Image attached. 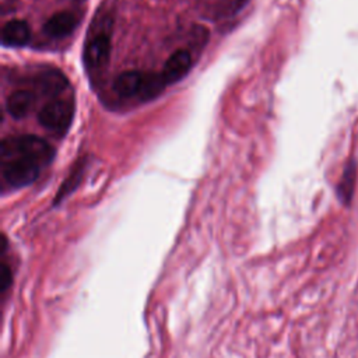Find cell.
<instances>
[{
    "label": "cell",
    "instance_id": "ba28073f",
    "mask_svg": "<svg viewBox=\"0 0 358 358\" xmlns=\"http://www.w3.org/2000/svg\"><path fill=\"white\" fill-rule=\"evenodd\" d=\"M34 102V94L29 90H15L13 91L6 101V109L8 115H11L14 119L24 117Z\"/></svg>",
    "mask_w": 358,
    "mask_h": 358
},
{
    "label": "cell",
    "instance_id": "5bb4252c",
    "mask_svg": "<svg viewBox=\"0 0 358 358\" xmlns=\"http://www.w3.org/2000/svg\"><path fill=\"white\" fill-rule=\"evenodd\" d=\"M83 172H84V169H83V164L80 162V164H77L76 169L70 173L69 179H66V180H64L63 186L60 187V190H59V193H57V197L55 199V203H59L64 196H67L71 190H74V189H76V186H77V185H78V182H80V178H81Z\"/></svg>",
    "mask_w": 358,
    "mask_h": 358
},
{
    "label": "cell",
    "instance_id": "4fadbf2b",
    "mask_svg": "<svg viewBox=\"0 0 358 358\" xmlns=\"http://www.w3.org/2000/svg\"><path fill=\"white\" fill-rule=\"evenodd\" d=\"M7 239L6 236L3 238V250H1V273H0V292L4 296L8 289L11 288L13 278H14V271L15 267L13 264L11 256L7 253Z\"/></svg>",
    "mask_w": 358,
    "mask_h": 358
},
{
    "label": "cell",
    "instance_id": "5b68a950",
    "mask_svg": "<svg viewBox=\"0 0 358 358\" xmlns=\"http://www.w3.org/2000/svg\"><path fill=\"white\" fill-rule=\"evenodd\" d=\"M193 64V59L189 50L179 49L175 50L165 62L162 67V77L166 83V85H171L179 80H182L190 70Z\"/></svg>",
    "mask_w": 358,
    "mask_h": 358
},
{
    "label": "cell",
    "instance_id": "9c48e42d",
    "mask_svg": "<svg viewBox=\"0 0 358 358\" xmlns=\"http://www.w3.org/2000/svg\"><path fill=\"white\" fill-rule=\"evenodd\" d=\"M355 183H357V165L354 161H350L344 166L341 179L337 186V196L344 206H350L354 194Z\"/></svg>",
    "mask_w": 358,
    "mask_h": 358
},
{
    "label": "cell",
    "instance_id": "52a82bcc",
    "mask_svg": "<svg viewBox=\"0 0 358 358\" xmlns=\"http://www.w3.org/2000/svg\"><path fill=\"white\" fill-rule=\"evenodd\" d=\"M31 38L29 25L22 20H10L3 25L1 42L4 46L20 48L24 46Z\"/></svg>",
    "mask_w": 358,
    "mask_h": 358
},
{
    "label": "cell",
    "instance_id": "277c9868",
    "mask_svg": "<svg viewBox=\"0 0 358 358\" xmlns=\"http://www.w3.org/2000/svg\"><path fill=\"white\" fill-rule=\"evenodd\" d=\"M110 55L109 32L102 29L91 36L84 50V60L88 67L99 69L106 64Z\"/></svg>",
    "mask_w": 358,
    "mask_h": 358
},
{
    "label": "cell",
    "instance_id": "8fae6325",
    "mask_svg": "<svg viewBox=\"0 0 358 358\" xmlns=\"http://www.w3.org/2000/svg\"><path fill=\"white\" fill-rule=\"evenodd\" d=\"M66 85H67L66 77L60 71H56V70L43 71L42 74H39V77L36 80V87L45 95H56L62 90H64Z\"/></svg>",
    "mask_w": 358,
    "mask_h": 358
},
{
    "label": "cell",
    "instance_id": "7c38bea8",
    "mask_svg": "<svg viewBox=\"0 0 358 358\" xmlns=\"http://www.w3.org/2000/svg\"><path fill=\"white\" fill-rule=\"evenodd\" d=\"M166 85L162 74H157V73H147L143 74V81H141V87L138 91V98L143 101H148L154 96H157L164 87Z\"/></svg>",
    "mask_w": 358,
    "mask_h": 358
},
{
    "label": "cell",
    "instance_id": "7a4b0ae2",
    "mask_svg": "<svg viewBox=\"0 0 358 358\" xmlns=\"http://www.w3.org/2000/svg\"><path fill=\"white\" fill-rule=\"evenodd\" d=\"M74 108L69 99L56 98L49 101L38 113V122L48 130L63 133L69 129Z\"/></svg>",
    "mask_w": 358,
    "mask_h": 358
},
{
    "label": "cell",
    "instance_id": "8992f818",
    "mask_svg": "<svg viewBox=\"0 0 358 358\" xmlns=\"http://www.w3.org/2000/svg\"><path fill=\"white\" fill-rule=\"evenodd\" d=\"M77 25V18L70 11H59L53 14L45 24L43 32L50 38H64L70 35Z\"/></svg>",
    "mask_w": 358,
    "mask_h": 358
},
{
    "label": "cell",
    "instance_id": "3957f363",
    "mask_svg": "<svg viewBox=\"0 0 358 358\" xmlns=\"http://www.w3.org/2000/svg\"><path fill=\"white\" fill-rule=\"evenodd\" d=\"M39 165L27 158H14L3 164V178L13 187H22L34 180L39 175Z\"/></svg>",
    "mask_w": 358,
    "mask_h": 358
},
{
    "label": "cell",
    "instance_id": "6da1fadb",
    "mask_svg": "<svg viewBox=\"0 0 358 358\" xmlns=\"http://www.w3.org/2000/svg\"><path fill=\"white\" fill-rule=\"evenodd\" d=\"M53 157V147L46 140L34 134L7 137L1 141L3 164L14 158H27L42 166L49 164Z\"/></svg>",
    "mask_w": 358,
    "mask_h": 358
},
{
    "label": "cell",
    "instance_id": "30bf717a",
    "mask_svg": "<svg viewBox=\"0 0 358 358\" xmlns=\"http://www.w3.org/2000/svg\"><path fill=\"white\" fill-rule=\"evenodd\" d=\"M143 81V74L140 71H124L115 80V91L122 96H137Z\"/></svg>",
    "mask_w": 358,
    "mask_h": 358
}]
</instances>
